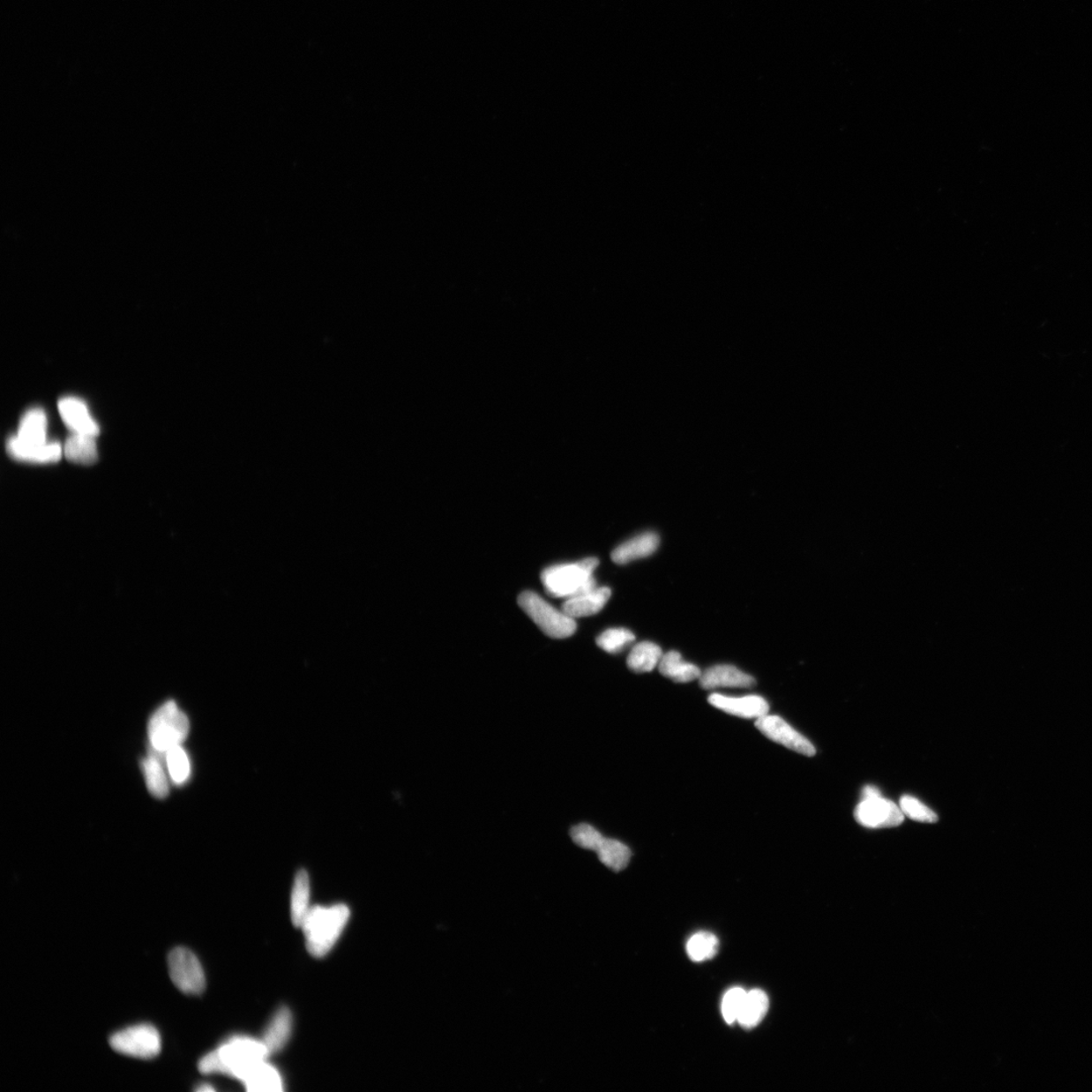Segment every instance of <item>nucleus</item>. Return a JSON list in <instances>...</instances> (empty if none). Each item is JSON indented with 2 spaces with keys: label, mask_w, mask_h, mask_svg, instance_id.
<instances>
[{
  "label": "nucleus",
  "mask_w": 1092,
  "mask_h": 1092,
  "mask_svg": "<svg viewBox=\"0 0 1092 1092\" xmlns=\"http://www.w3.org/2000/svg\"><path fill=\"white\" fill-rule=\"evenodd\" d=\"M268 1056L261 1040L236 1036L203 1057L198 1069L204 1074L222 1073L242 1081L249 1071L266 1061Z\"/></svg>",
  "instance_id": "obj_1"
},
{
  "label": "nucleus",
  "mask_w": 1092,
  "mask_h": 1092,
  "mask_svg": "<svg viewBox=\"0 0 1092 1092\" xmlns=\"http://www.w3.org/2000/svg\"><path fill=\"white\" fill-rule=\"evenodd\" d=\"M292 1013L286 1006H281L274 1013L266 1029L261 1042L265 1043L269 1055L279 1052L288 1043L292 1033Z\"/></svg>",
  "instance_id": "obj_16"
},
{
  "label": "nucleus",
  "mask_w": 1092,
  "mask_h": 1092,
  "mask_svg": "<svg viewBox=\"0 0 1092 1092\" xmlns=\"http://www.w3.org/2000/svg\"><path fill=\"white\" fill-rule=\"evenodd\" d=\"M756 728L771 741L786 746L794 752L806 757H813L815 749L806 737L800 735L783 718L767 714L758 718Z\"/></svg>",
  "instance_id": "obj_9"
},
{
  "label": "nucleus",
  "mask_w": 1092,
  "mask_h": 1092,
  "mask_svg": "<svg viewBox=\"0 0 1092 1092\" xmlns=\"http://www.w3.org/2000/svg\"><path fill=\"white\" fill-rule=\"evenodd\" d=\"M571 836L579 847L596 852L604 836L590 825H579L572 828Z\"/></svg>",
  "instance_id": "obj_31"
},
{
  "label": "nucleus",
  "mask_w": 1092,
  "mask_h": 1092,
  "mask_svg": "<svg viewBox=\"0 0 1092 1092\" xmlns=\"http://www.w3.org/2000/svg\"><path fill=\"white\" fill-rule=\"evenodd\" d=\"M659 669L666 678L678 683L692 682L702 675L699 668L684 661L681 654L674 651L662 654Z\"/></svg>",
  "instance_id": "obj_18"
},
{
  "label": "nucleus",
  "mask_w": 1092,
  "mask_h": 1092,
  "mask_svg": "<svg viewBox=\"0 0 1092 1092\" xmlns=\"http://www.w3.org/2000/svg\"><path fill=\"white\" fill-rule=\"evenodd\" d=\"M198 1091H200V1092L213 1091V1088L209 1087V1085H205V1087H200L199 1088H198Z\"/></svg>",
  "instance_id": "obj_33"
},
{
  "label": "nucleus",
  "mask_w": 1092,
  "mask_h": 1092,
  "mask_svg": "<svg viewBox=\"0 0 1092 1092\" xmlns=\"http://www.w3.org/2000/svg\"><path fill=\"white\" fill-rule=\"evenodd\" d=\"M8 453L11 458L29 462H38V464H49V462H56L60 460L62 447L59 444H45L41 445H24L19 442L16 437L11 438L6 445Z\"/></svg>",
  "instance_id": "obj_15"
},
{
  "label": "nucleus",
  "mask_w": 1092,
  "mask_h": 1092,
  "mask_svg": "<svg viewBox=\"0 0 1092 1092\" xmlns=\"http://www.w3.org/2000/svg\"><path fill=\"white\" fill-rule=\"evenodd\" d=\"M168 970L172 983L184 994L198 995L206 988L202 964L189 949L176 948L168 956Z\"/></svg>",
  "instance_id": "obj_7"
},
{
  "label": "nucleus",
  "mask_w": 1092,
  "mask_h": 1092,
  "mask_svg": "<svg viewBox=\"0 0 1092 1092\" xmlns=\"http://www.w3.org/2000/svg\"><path fill=\"white\" fill-rule=\"evenodd\" d=\"M350 910L344 904L310 908L301 925L310 955L326 956L349 921Z\"/></svg>",
  "instance_id": "obj_2"
},
{
  "label": "nucleus",
  "mask_w": 1092,
  "mask_h": 1092,
  "mask_svg": "<svg viewBox=\"0 0 1092 1092\" xmlns=\"http://www.w3.org/2000/svg\"><path fill=\"white\" fill-rule=\"evenodd\" d=\"M598 565L596 557H589L578 563L550 566L542 573L544 589L550 596L565 600L595 589L593 573Z\"/></svg>",
  "instance_id": "obj_3"
},
{
  "label": "nucleus",
  "mask_w": 1092,
  "mask_h": 1092,
  "mask_svg": "<svg viewBox=\"0 0 1092 1092\" xmlns=\"http://www.w3.org/2000/svg\"><path fill=\"white\" fill-rule=\"evenodd\" d=\"M900 807L905 817L912 820L934 824L939 819L938 815L931 808L909 795H904L901 798Z\"/></svg>",
  "instance_id": "obj_29"
},
{
  "label": "nucleus",
  "mask_w": 1092,
  "mask_h": 1092,
  "mask_svg": "<svg viewBox=\"0 0 1092 1092\" xmlns=\"http://www.w3.org/2000/svg\"><path fill=\"white\" fill-rule=\"evenodd\" d=\"M662 652L653 642L644 641L634 646L627 658V666L635 673H648L659 666Z\"/></svg>",
  "instance_id": "obj_22"
},
{
  "label": "nucleus",
  "mask_w": 1092,
  "mask_h": 1092,
  "mask_svg": "<svg viewBox=\"0 0 1092 1092\" xmlns=\"http://www.w3.org/2000/svg\"><path fill=\"white\" fill-rule=\"evenodd\" d=\"M596 853L600 861L615 872L625 870L632 858V852L628 847L619 841L608 838L601 841Z\"/></svg>",
  "instance_id": "obj_25"
},
{
  "label": "nucleus",
  "mask_w": 1092,
  "mask_h": 1092,
  "mask_svg": "<svg viewBox=\"0 0 1092 1092\" xmlns=\"http://www.w3.org/2000/svg\"><path fill=\"white\" fill-rule=\"evenodd\" d=\"M881 797V793L874 786H866L863 790V799L875 798Z\"/></svg>",
  "instance_id": "obj_32"
},
{
  "label": "nucleus",
  "mask_w": 1092,
  "mask_h": 1092,
  "mask_svg": "<svg viewBox=\"0 0 1092 1092\" xmlns=\"http://www.w3.org/2000/svg\"><path fill=\"white\" fill-rule=\"evenodd\" d=\"M522 610L534 620L541 631L552 639H566L577 631L576 620L546 602L538 594L525 591L518 598Z\"/></svg>",
  "instance_id": "obj_5"
},
{
  "label": "nucleus",
  "mask_w": 1092,
  "mask_h": 1092,
  "mask_svg": "<svg viewBox=\"0 0 1092 1092\" xmlns=\"http://www.w3.org/2000/svg\"><path fill=\"white\" fill-rule=\"evenodd\" d=\"M248 1091L251 1092H279L282 1090V1081L279 1071L266 1061L254 1066L242 1081Z\"/></svg>",
  "instance_id": "obj_19"
},
{
  "label": "nucleus",
  "mask_w": 1092,
  "mask_h": 1092,
  "mask_svg": "<svg viewBox=\"0 0 1092 1092\" xmlns=\"http://www.w3.org/2000/svg\"><path fill=\"white\" fill-rule=\"evenodd\" d=\"M58 408L64 423L75 433L98 437L100 427L92 418L86 405L82 400L76 398H64L59 400Z\"/></svg>",
  "instance_id": "obj_11"
},
{
  "label": "nucleus",
  "mask_w": 1092,
  "mask_h": 1092,
  "mask_svg": "<svg viewBox=\"0 0 1092 1092\" xmlns=\"http://www.w3.org/2000/svg\"><path fill=\"white\" fill-rule=\"evenodd\" d=\"M700 686L703 689L715 688H750L756 681L752 676L734 666L720 665L709 668L700 677Z\"/></svg>",
  "instance_id": "obj_13"
},
{
  "label": "nucleus",
  "mask_w": 1092,
  "mask_h": 1092,
  "mask_svg": "<svg viewBox=\"0 0 1092 1092\" xmlns=\"http://www.w3.org/2000/svg\"><path fill=\"white\" fill-rule=\"evenodd\" d=\"M95 438L75 433L69 438L64 448L68 460L82 465H92L98 460Z\"/></svg>",
  "instance_id": "obj_23"
},
{
  "label": "nucleus",
  "mask_w": 1092,
  "mask_h": 1092,
  "mask_svg": "<svg viewBox=\"0 0 1092 1092\" xmlns=\"http://www.w3.org/2000/svg\"><path fill=\"white\" fill-rule=\"evenodd\" d=\"M164 755V752L152 749L149 756L144 759L142 764L149 791L161 799L168 797L169 793L168 780L162 762Z\"/></svg>",
  "instance_id": "obj_17"
},
{
  "label": "nucleus",
  "mask_w": 1092,
  "mask_h": 1092,
  "mask_svg": "<svg viewBox=\"0 0 1092 1092\" xmlns=\"http://www.w3.org/2000/svg\"><path fill=\"white\" fill-rule=\"evenodd\" d=\"M746 991L741 987L731 988L725 993L722 1004V1012L723 1019L728 1024H734L737 1021L738 1015L742 1012L744 1002L746 997Z\"/></svg>",
  "instance_id": "obj_30"
},
{
  "label": "nucleus",
  "mask_w": 1092,
  "mask_h": 1092,
  "mask_svg": "<svg viewBox=\"0 0 1092 1092\" xmlns=\"http://www.w3.org/2000/svg\"><path fill=\"white\" fill-rule=\"evenodd\" d=\"M109 1045L117 1053L139 1059L154 1058L161 1051V1038L155 1027H130L110 1036Z\"/></svg>",
  "instance_id": "obj_6"
},
{
  "label": "nucleus",
  "mask_w": 1092,
  "mask_h": 1092,
  "mask_svg": "<svg viewBox=\"0 0 1092 1092\" xmlns=\"http://www.w3.org/2000/svg\"><path fill=\"white\" fill-rule=\"evenodd\" d=\"M718 948H720L718 939L708 931L697 932L690 938L687 943L688 956L694 962H703V961L714 958Z\"/></svg>",
  "instance_id": "obj_26"
},
{
  "label": "nucleus",
  "mask_w": 1092,
  "mask_h": 1092,
  "mask_svg": "<svg viewBox=\"0 0 1092 1092\" xmlns=\"http://www.w3.org/2000/svg\"><path fill=\"white\" fill-rule=\"evenodd\" d=\"M610 597V587H596L595 589L566 599L562 610L573 619L592 617L603 610Z\"/></svg>",
  "instance_id": "obj_12"
},
{
  "label": "nucleus",
  "mask_w": 1092,
  "mask_h": 1092,
  "mask_svg": "<svg viewBox=\"0 0 1092 1092\" xmlns=\"http://www.w3.org/2000/svg\"><path fill=\"white\" fill-rule=\"evenodd\" d=\"M310 909L309 875L306 871L301 870L295 875L292 901H290V914H292V921L295 927L301 928Z\"/></svg>",
  "instance_id": "obj_24"
},
{
  "label": "nucleus",
  "mask_w": 1092,
  "mask_h": 1092,
  "mask_svg": "<svg viewBox=\"0 0 1092 1092\" xmlns=\"http://www.w3.org/2000/svg\"><path fill=\"white\" fill-rule=\"evenodd\" d=\"M48 421L41 409H33L25 414L20 421L16 438L24 445H41L47 444Z\"/></svg>",
  "instance_id": "obj_20"
},
{
  "label": "nucleus",
  "mask_w": 1092,
  "mask_h": 1092,
  "mask_svg": "<svg viewBox=\"0 0 1092 1092\" xmlns=\"http://www.w3.org/2000/svg\"><path fill=\"white\" fill-rule=\"evenodd\" d=\"M634 639V634L628 629L611 628L600 635L597 645L607 653L618 654L631 646Z\"/></svg>",
  "instance_id": "obj_28"
},
{
  "label": "nucleus",
  "mask_w": 1092,
  "mask_h": 1092,
  "mask_svg": "<svg viewBox=\"0 0 1092 1092\" xmlns=\"http://www.w3.org/2000/svg\"><path fill=\"white\" fill-rule=\"evenodd\" d=\"M165 763L172 781L176 785H182L191 775V763L188 753L182 745H176L165 752Z\"/></svg>",
  "instance_id": "obj_27"
},
{
  "label": "nucleus",
  "mask_w": 1092,
  "mask_h": 1092,
  "mask_svg": "<svg viewBox=\"0 0 1092 1092\" xmlns=\"http://www.w3.org/2000/svg\"><path fill=\"white\" fill-rule=\"evenodd\" d=\"M660 544V537L654 532L635 536L620 544L612 552L611 558L615 564L626 565L637 559L652 556Z\"/></svg>",
  "instance_id": "obj_14"
},
{
  "label": "nucleus",
  "mask_w": 1092,
  "mask_h": 1092,
  "mask_svg": "<svg viewBox=\"0 0 1092 1092\" xmlns=\"http://www.w3.org/2000/svg\"><path fill=\"white\" fill-rule=\"evenodd\" d=\"M855 819L869 828L895 827L904 820L901 807L882 797L863 799L856 806Z\"/></svg>",
  "instance_id": "obj_8"
},
{
  "label": "nucleus",
  "mask_w": 1092,
  "mask_h": 1092,
  "mask_svg": "<svg viewBox=\"0 0 1092 1092\" xmlns=\"http://www.w3.org/2000/svg\"><path fill=\"white\" fill-rule=\"evenodd\" d=\"M769 1010V999L763 991L753 990L746 993L738 1024L744 1028H756Z\"/></svg>",
  "instance_id": "obj_21"
},
{
  "label": "nucleus",
  "mask_w": 1092,
  "mask_h": 1092,
  "mask_svg": "<svg viewBox=\"0 0 1092 1092\" xmlns=\"http://www.w3.org/2000/svg\"><path fill=\"white\" fill-rule=\"evenodd\" d=\"M189 731V718L174 701L162 705L151 717L148 725L152 749L164 753L176 745H182Z\"/></svg>",
  "instance_id": "obj_4"
},
{
  "label": "nucleus",
  "mask_w": 1092,
  "mask_h": 1092,
  "mask_svg": "<svg viewBox=\"0 0 1092 1092\" xmlns=\"http://www.w3.org/2000/svg\"><path fill=\"white\" fill-rule=\"evenodd\" d=\"M712 707L724 711L725 714L742 718H759L768 714L769 704L763 697L752 695L742 698L727 697L721 694H712L708 698Z\"/></svg>",
  "instance_id": "obj_10"
}]
</instances>
